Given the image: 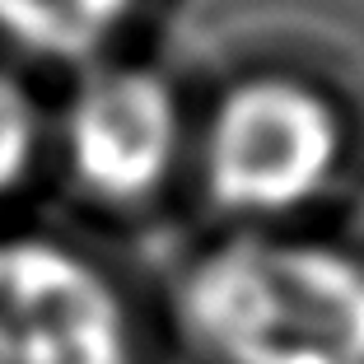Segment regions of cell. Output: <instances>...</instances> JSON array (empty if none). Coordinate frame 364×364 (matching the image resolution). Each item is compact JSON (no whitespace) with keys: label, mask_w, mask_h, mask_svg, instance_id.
<instances>
[{"label":"cell","mask_w":364,"mask_h":364,"mask_svg":"<svg viewBox=\"0 0 364 364\" xmlns=\"http://www.w3.org/2000/svg\"><path fill=\"white\" fill-rule=\"evenodd\" d=\"M65 150L94 196L145 201L178 164V98L150 70H98L65 112Z\"/></svg>","instance_id":"obj_4"},{"label":"cell","mask_w":364,"mask_h":364,"mask_svg":"<svg viewBox=\"0 0 364 364\" xmlns=\"http://www.w3.org/2000/svg\"><path fill=\"white\" fill-rule=\"evenodd\" d=\"M0 364H136L112 280L47 238H0Z\"/></svg>","instance_id":"obj_3"},{"label":"cell","mask_w":364,"mask_h":364,"mask_svg":"<svg viewBox=\"0 0 364 364\" xmlns=\"http://www.w3.org/2000/svg\"><path fill=\"white\" fill-rule=\"evenodd\" d=\"M38 145V117H33V98L14 85L10 75H0V196L23 178Z\"/></svg>","instance_id":"obj_6"},{"label":"cell","mask_w":364,"mask_h":364,"mask_svg":"<svg viewBox=\"0 0 364 364\" xmlns=\"http://www.w3.org/2000/svg\"><path fill=\"white\" fill-rule=\"evenodd\" d=\"M205 187L220 210L247 225H280L336 187L346 127L332 98L285 75L229 89L205 127Z\"/></svg>","instance_id":"obj_2"},{"label":"cell","mask_w":364,"mask_h":364,"mask_svg":"<svg viewBox=\"0 0 364 364\" xmlns=\"http://www.w3.org/2000/svg\"><path fill=\"white\" fill-rule=\"evenodd\" d=\"M182 318L215 364H364V257L252 229L187 271Z\"/></svg>","instance_id":"obj_1"},{"label":"cell","mask_w":364,"mask_h":364,"mask_svg":"<svg viewBox=\"0 0 364 364\" xmlns=\"http://www.w3.org/2000/svg\"><path fill=\"white\" fill-rule=\"evenodd\" d=\"M131 10L136 0H0V33L38 56H89Z\"/></svg>","instance_id":"obj_5"}]
</instances>
